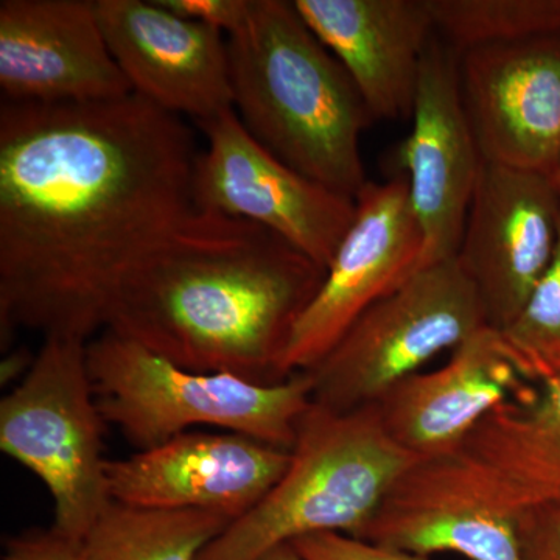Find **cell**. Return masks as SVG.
Returning <instances> with one entry per match:
<instances>
[{"instance_id": "cell-1", "label": "cell", "mask_w": 560, "mask_h": 560, "mask_svg": "<svg viewBox=\"0 0 560 560\" xmlns=\"http://www.w3.org/2000/svg\"><path fill=\"white\" fill-rule=\"evenodd\" d=\"M198 151L138 94L0 106V337L91 341L127 279L187 217Z\"/></svg>"}, {"instance_id": "cell-13", "label": "cell", "mask_w": 560, "mask_h": 560, "mask_svg": "<svg viewBox=\"0 0 560 560\" xmlns=\"http://www.w3.org/2000/svg\"><path fill=\"white\" fill-rule=\"evenodd\" d=\"M0 90L11 103H102L135 94L95 0H2Z\"/></svg>"}, {"instance_id": "cell-6", "label": "cell", "mask_w": 560, "mask_h": 560, "mask_svg": "<svg viewBox=\"0 0 560 560\" xmlns=\"http://www.w3.org/2000/svg\"><path fill=\"white\" fill-rule=\"evenodd\" d=\"M101 410L88 341L46 337L32 370L0 401V448L46 486L54 525L83 541L109 503Z\"/></svg>"}, {"instance_id": "cell-23", "label": "cell", "mask_w": 560, "mask_h": 560, "mask_svg": "<svg viewBox=\"0 0 560 560\" xmlns=\"http://www.w3.org/2000/svg\"><path fill=\"white\" fill-rule=\"evenodd\" d=\"M304 560H430L342 533H318L291 541Z\"/></svg>"}, {"instance_id": "cell-29", "label": "cell", "mask_w": 560, "mask_h": 560, "mask_svg": "<svg viewBox=\"0 0 560 560\" xmlns=\"http://www.w3.org/2000/svg\"><path fill=\"white\" fill-rule=\"evenodd\" d=\"M551 179H552V183H555L556 189H558L559 195H560V168H559V171H556L555 173H552Z\"/></svg>"}, {"instance_id": "cell-26", "label": "cell", "mask_w": 560, "mask_h": 560, "mask_svg": "<svg viewBox=\"0 0 560 560\" xmlns=\"http://www.w3.org/2000/svg\"><path fill=\"white\" fill-rule=\"evenodd\" d=\"M184 20L217 28L230 36L248 16L249 0H158Z\"/></svg>"}, {"instance_id": "cell-14", "label": "cell", "mask_w": 560, "mask_h": 560, "mask_svg": "<svg viewBox=\"0 0 560 560\" xmlns=\"http://www.w3.org/2000/svg\"><path fill=\"white\" fill-rule=\"evenodd\" d=\"M290 452L245 434L187 431L124 459H108L109 499L158 510L248 514L285 474Z\"/></svg>"}, {"instance_id": "cell-4", "label": "cell", "mask_w": 560, "mask_h": 560, "mask_svg": "<svg viewBox=\"0 0 560 560\" xmlns=\"http://www.w3.org/2000/svg\"><path fill=\"white\" fill-rule=\"evenodd\" d=\"M290 455L264 500L198 560H260L311 534L359 537L394 485L422 460L390 436L377 405L337 412L312 404Z\"/></svg>"}, {"instance_id": "cell-3", "label": "cell", "mask_w": 560, "mask_h": 560, "mask_svg": "<svg viewBox=\"0 0 560 560\" xmlns=\"http://www.w3.org/2000/svg\"><path fill=\"white\" fill-rule=\"evenodd\" d=\"M228 54L232 106L250 136L293 171L355 200L368 184L360 143L372 117L294 3L249 0Z\"/></svg>"}, {"instance_id": "cell-20", "label": "cell", "mask_w": 560, "mask_h": 560, "mask_svg": "<svg viewBox=\"0 0 560 560\" xmlns=\"http://www.w3.org/2000/svg\"><path fill=\"white\" fill-rule=\"evenodd\" d=\"M231 523L215 512L110 500L84 537L83 550L88 560H198Z\"/></svg>"}, {"instance_id": "cell-28", "label": "cell", "mask_w": 560, "mask_h": 560, "mask_svg": "<svg viewBox=\"0 0 560 560\" xmlns=\"http://www.w3.org/2000/svg\"><path fill=\"white\" fill-rule=\"evenodd\" d=\"M260 560H304L291 544H283L267 552Z\"/></svg>"}, {"instance_id": "cell-17", "label": "cell", "mask_w": 560, "mask_h": 560, "mask_svg": "<svg viewBox=\"0 0 560 560\" xmlns=\"http://www.w3.org/2000/svg\"><path fill=\"white\" fill-rule=\"evenodd\" d=\"M340 61L372 120L411 119L423 57L438 35L427 0H293Z\"/></svg>"}, {"instance_id": "cell-10", "label": "cell", "mask_w": 560, "mask_h": 560, "mask_svg": "<svg viewBox=\"0 0 560 560\" xmlns=\"http://www.w3.org/2000/svg\"><path fill=\"white\" fill-rule=\"evenodd\" d=\"M560 195L551 176L485 162L456 259L474 282L490 329L514 320L550 267Z\"/></svg>"}, {"instance_id": "cell-11", "label": "cell", "mask_w": 560, "mask_h": 560, "mask_svg": "<svg viewBox=\"0 0 560 560\" xmlns=\"http://www.w3.org/2000/svg\"><path fill=\"white\" fill-rule=\"evenodd\" d=\"M464 108L482 161L560 168V35L459 51Z\"/></svg>"}, {"instance_id": "cell-24", "label": "cell", "mask_w": 560, "mask_h": 560, "mask_svg": "<svg viewBox=\"0 0 560 560\" xmlns=\"http://www.w3.org/2000/svg\"><path fill=\"white\" fill-rule=\"evenodd\" d=\"M515 518L522 560H560V503L528 508Z\"/></svg>"}, {"instance_id": "cell-9", "label": "cell", "mask_w": 560, "mask_h": 560, "mask_svg": "<svg viewBox=\"0 0 560 560\" xmlns=\"http://www.w3.org/2000/svg\"><path fill=\"white\" fill-rule=\"evenodd\" d=\"M355 205V219L318 293L291 331L283 378L315 366L368 308L422 268L423 235L407 176L368 180Z\"/></svg>"}, {"instance_id": "cell-8", "label": "cell", "mask_w": 560, "mask_h": 560, "mask_svg": "<svg viewBox=\"0 0 560 560\" xmlns=\"http://www.w3.org/2000/svg\"><path fill=\"white\" fill-rule=\"evenodd\" d=\"M198 127L208 147L198 151L191 173L194 210L253 221L327 271L355 219V200L276 158L234 108Z\"/></svg>"}, {"instance_id": "cell-16", "label": "cell", "mask_w": 560, "mask_h": 560, "mask_svg": "<svg viewBox=\"0 0 560 560\" xmlns=\"http://www.w3.org/2000/svg\"><path fill=\"white\" fill-rule=\"evenodd\" d=\"M427 460L492 510L560 503V374L490 411L458 451Z\"/></svg>"}, {"instance_id": "cell-25", "label": "cell", "mask_w": 560, "mask_h": 560, "mask_svg": "<svg viewBox=\"0 0 560 560\" xmlns=\"http://www.w3.org/2000/svg\"><path fill=\"white\" fill-rule=\"evenodd\" d=\"M2 560H88L83 541L69 539L54 528L28 529L10 537Z\"/></svg>"}, {"instance_id": "cell-22", "label": "cell", "mask_w": 560, "mask_h": 560, "mask_svg": "<svg viewBox=\"0 0 560 560\" xmlns=\"http://www.w3.org/2000/svg\"><path fill=\"white\" fill-rule=\"evenodd\" d=\"M501 346L529 383L560 374V224L555 256L521 313L499 330Z\"/></svg>"}, {"instance_id": "cell-2", "label": "cell", "mask_w": 560, "mask_h": 560, "mask_svg": "<svg viewBox=\"0 0 560 560\" xmlns=\"http://www.w3.org/2000/svg\"><path fill=\"white\" fill-rule=\"evenodd\" d=\"M324 278L275 232L194 210L121 282L105 330L187 370L276 385Z\"/></svg>"}, {"instance_id": "cell-27", "label": "cell", "mask_w": 560, "mask_h": 560, "mask_svg": "<svg viewBox=\"0 0 560 560\" xmlns=\"http://www.w3.org/2000/svg\"><path fill=\"white\" fill-rule=\"evenodd\" d=\"M36 353H32L27 348H14L7 350L0 364V382L2 385L10 383H20L35 363Z\"/></svg>"}, {"instance_id": "cell-21", "label": "cell", "mask_w": 560, "mask_h": 560, "mask_svg": "<svg viewBox=\"0 0 560 560\" xmlns=\"http://www.w3.org/2000/svg\"><path fill=\"white\" fill-rule=\"evenodd\" d=\"M438 35L456 51L560 35V0H427Z\"/></svg>"}, {"instance_id": "cell-5", "label": "cell", "mask_w": 560, "mask_h": 560, "mask_svg": "<svg viewBox=\"0 0 560 560\" xmlns=\"http://www.w3.org/2000/svg\"><path fill=\"white\" fill-rule=\"evenodd\" d=\"M88 368L106 425L138 451L212 427L291 452L312 407V381L296 372L276 385L178 366L138 342L103 330L88 341Z\"/></svg>"}, {"instance_id": "cell-19", "label": "cell", "mask_w": 560, "mask_h": 560, "mask_svg": "<svg viewBox=\"0 0 560 560\" xmlns=\"http://www.w3.org/2000/svg\"><path fill=\"white\" fill-rule=\"evenodd\" d=\"M515 517L471 499L422 459L394 485L357 539L420 556L522 560Z\"/></svg>"}, {"instance_id": "cell-18", "label": "cell", "mask_w": 560, "mask_h": 560, "mask_svg": "<svg viewBox=\"0 0 560 560\" xmlns=\"http://www.w3.org/2000/svg\"><path fill=\"white\" fill-rule=\"evenodd\" d=\"M530 385L501 346L499 330L482 327L440 370L416 372L375 405L401 447L420 459L440 458L458 451L490 411Z\"/></svg>"}, {"instance_id": "cell-12", "label": "cell", "mask_w": 560, "mask_h": 560, "mask_svg": "<svg viewBox=\"0 0 560 560\" xmlns=\"http://www.w3.org/2000/svg\"><path fill=\"white\" fill-rule=\"evenodd\" d=\"M411 119L400 160L422 230L425 268L458 254L485 165L464 108L459 54L440 35L423 57Z\"/></svg>"}, {"instance_id": "cell-15", "label": "cell", "mask_w": 560, "mask_h": 560, "mask_svg": "<svg viewBox=\"0 0 560 560\" xmlns=\"http://www.w3.org/2000/svg\"><path fill=\"white\" fill-rule=\"evenodd\" d=\"M106 43L132 92L201 121L232 109L228 38L158 0H95Z\"/></svg>"}, {"instance_id": "cell-7", "label": "cell", "mask_w": 560, "mask_h": 560, "mask_svg": "<svg viewBox=\"0 0 560 560\" xmlns=\"http://www.w3.org/2000/svg\"><path fill=\"white\" fill-rule=\"evenodd\" d=\"M486 323L474 282L456 257L420 268L375 302L305 374L313 404L346 412L375 405L394 385Z\"/></svg>"}]
</instances>
